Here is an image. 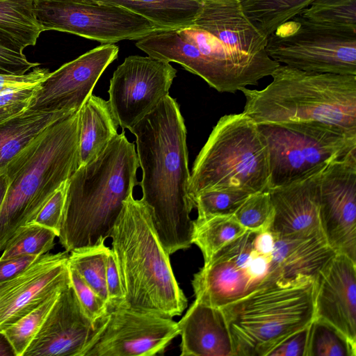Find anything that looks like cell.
<instances>
[{
  "instance_id": "1",
  "label": "cell",
  "mask_w": 356,
  "mask_h": 356,
  "mask_svg": "<svg viewBox=\"0 0 356 356\" xmlns=\"http://www.w3.org/2000/svg\"><path fill=\"white\" fill-rule=\"evenodd\" d=\"M141 200L150 208L155 229L169 255L192 245L193 204L186 128L179 105L170 95L134 127Z\"/></svg>"
},
{
  "instance_id": "2",
  "label": "cell",
  "mask_w": 356,
  "mask_h": 356,
  "mask_svg": "<svg viewBox=\"0 0 356 356\" xmlns=\"http://www.w3.org/2000/svg\"><path fill=\"white\" fill-rule=\"evenodd\" d=\"M138 168L135 145L122 131L96 159L77 168L67 180L58 236L65 250L110 237L124 202L138 184Z\"/></svg>"
},
{
  "instance_id": "3",
  "label": "cell",
  "mask_w": 356,
  "mask_h": 356,
  "mask_svg": "<svg viewBox=\"0 0 356 356\" xmlns=\"http://www.w3.org/2000/svg\"><path fill=\"white\" fill-rule=\"evenodd\" d=\"M110 237L124 293L123 306L172 318L180 316L188 300L157 234L150 208L130 195Z\"/></svg>"
},
{
  "instance_id": "4",
  "label": "cell",
  "mask_w": 356,
  "mask_h": 356,
  "mask_svg": "<svg viewBox=\"0 0 356 356\" xmlns=\"http://www.w3.org/2000/svg\"><path fill=\"white\" fill-rule=\"evenodd\" d=\"M261 90L243 88V113L257 124L318 123L356 136V75L280 65Z\"/></svg>"
},
{
  "instance_id": "5",
  "label": "cell",
  "mask_w": 356,
  "mask_h": 356,
  "mask_svg": "<svg viewBox=\"0 0 356 356\" xmlns=\"http://www.w3.org/2000/svg\"><path fill=\"white\" fill-rule=\"evenodd\" d=\"M79 166L78 111L45 129L8 165L9 184L0 209V251L19 228L33 222Z\"/></svg>"
},
{
  "instance_id": "6",
  "label": "cell",
  "mask_w": 356,
  "mask_h": 356,
  "mask_svg": "<svg viewBox=\"0 0 356 356\" xmlns=\"http://www.w3.org/2000/svg\"><path fill=\"white\" fill-rule=\"evenodd\" d=\"M315 277L298 275L268 282L220 308L235 356H268L314 320Z\"/></svg>"
},
{
  "instance_id": "7",
  "label": "cell",
  "mask_w": 356,
  "mask_h": 356,
  "mask_svg": "<svg viewBox=\"0 0 356 356\" xmlns=\"http://www.w3.org/2000/svg\"><path fill=\"white\" fill-rule=\"evenodd\" d=\"M269 188L268 152L258 124L243 112L222 116L193 163L188 186L192 203L208 191L233 188L252 194Z\"/></svg>"
},
{
  "instance_id": "8",
  "label": "cell",
  "mask_w": 356,
  "mask_h": 356,
  "mask_svg": "<svg viewBox=\"0 0 356 356\" xmlns=\"http://www.w3.org/2000/svg\"><path fill=\"white\" fill-rule=\"evenodd\" d=\"M268 152L270 188L285 186L322 171L356 149V136L318 123L258 124Z\"/></svg>"
},
{
  "instance_id": "9",
  "label": "cell",
  "mask_w": 356,
  "mask_h": 356,
  "mask_svg": "<svg viewBox=\"0 0 356 356\" xmlns=\"http://www.w3.org/2000/svg\"><path fill=\"white\" fill-rule=\"evenodd\" d=\"M268 55L300 70L356 75V34L312 24L299 15L267 38Z\"/></svg>"
},
{
  "instance_id": "10",
  "label": "cell",
  "mask_w": 356,
  "mask_h": 356,
  "mask_svg": "<svg viewBox=\"0 0 356 356\" xmlns=\"http://www.w3.org/2000/svg\"><path fill=\"white\" fill-rule=\"evenodd\" d=\"M256 234L247 229L218 250L194 274L191 284L196 300L222 308L264 284L281 278L271 270V255L254 250Z\"/></svg>"
},
{
  "instance_id": "11",
  "label": "cell",
  "mask_w": 356,
  "mask_h": 356,
  "mask_svg": "<svg viewBox=\"0 0 356 356\" xmlns=\"http://www.w3.org/2000/svg\"><path fill=\"white\" fill-rule=\"evenodd\" d=\"M42 31H58L102 44L139 40L160 29L121 6L90 0H35Z\"/></svg>"
},
{
  "instance_id": "12",
  "label": "cell",
  "mask_w": 356,
  "mask_h": 356,
  "mask_svg": "<svg viewBox=\"0 0 356 356\" xmlns=\"http://www.w3.org/2000/svg\"><path fill=\"white\" fill-rule=\"evenodd\" d=\"M179 335L172 318L124 306L108 309L97 324L83 356H153L163 354Z\"/></svg>"
},
{
  "instance_id": "13",
  "label": "cell",
  "mask_w": 356,
  "mask_h": 356,
  "mask_svg": "<svg viewBox=\"0 0 356 356\" xmlns=\"http://www.w3.org/2000/svg\"><path fill=\"white\" fill-rule=\"evenodd\" d=\"M177 70L149 56H129L110 80L108 102L122 129H130L169 95Z\"/></svg>"
},
{
  "instance_id": "14",
  "label": "cell",
  "mask_w": 356,
  "mask_h": 356,
  "mask_svg": "<svg viewBox=\"0 0 356 356\" xmlns=\"http://www.w3.org/2000/svg\"><path fill=\"white\" fill-rule=\"evenodd\" d=\"M319 218L330 246L356 261V149L321 172Z\"/></svg>"
},
{
  "instance_id": "15",
  "label": "cell",
  "mask_w": 356,
  "mask_h": 356,
  "mask_svg": "<svg viewBox=\"0 0 356 356\" xmlns=\"http://www.w3.org/2000/svg\"><path fill=\"white\" fill-rule=\"evenodd\" d=\"M114 43L102 44L51 72L33 97L29 108L38 111H78L106 68L118 56Z\"/></svg>"
},
{
  "instance_id": "16",
  "label": "cell",
  "mask_w": 356,
  "mask_h": 356,
  "mask_svg": "<svg viewBox=\"0 0 356 356\" xmlns=\"http://www.w3.org/2000/svg\"><path fill=\"white\" fill-rule=\"evenodd\" d=\"M96 330L70 282L23 356H83Z\"/></svg>"
},
{
  "instance_id": "17",
  "label": "cell",
  "mask_w": 356,
  "mask_h": 356,
  "mask_svg": "<svg viewBox=\"0 0 356 356\" xmlns=\"http://www.w3.org/2000/svg\"><path fill=\"white\" fill-rule=\"evenodd\" d=\"M314 320L356 346V261L337 253L315 278Z\"/></svg>"
},
{
  "instance_id": "18",
  "label": "cell",
  "mask_w": 356,
  "mask_h": 356,
  "mask_svg": "<svg viewBox=\"0 0 356 356\" xmlns=\"http://www.w3.org/2000/svg\"><path fill=\"white\" fill-rule=\"evenodd\" d=\"M321 172L304 179L268 190L274 208V216L269 230L275 236L323 232L319 218Z\"/></svg>"
},
{
  "instance_id": "19",
  "label": "cell",
  "mask_w": 356,
  "mask_h": 356,
  "mask_svg": "<svg viewBox=\"0 0 356 356\" xmlns=\"http://www.w3.org/2000/svg\"><path fill=\"white\" fill-rule=\"evenodd\" d=\"M194 25L210 33L233 51L252 56H268L267 37L242 10L240 1H202Z\"/></svg>"
},
{
  "instance_id": "20",
  "label": "cell",
  "mask_w": 356,
  "mask_h": 356,
  "mask_svg": "<svg viewBox=\"0 0 356 356\" xmlns=\"http://www.w3.org/2000/svg\"><path fill=\"white\" fill-rule=\"evenodd\" d=\"M181 356H235L225 316L220 308L196 300L177 322Z\"/></svg>"
},
{
  "instance_id": "21",
  "label": "cell",
  "mask_w": 356,
  "mask_h": 356,
  "mask_svg": "<svg viewBox=\"0 0 356 356\" xmlns=\"http://www.w3.org/2000/svg\"><path fill=\"white\" fill-rule=\"evenodd\" d=\"M274 236L271 270L285 279L298 275L316 278L337 254L327 243L323 232Z\"/></svg>"
},
{
  "instance_id": "22",
  "label": "cell",
  "mask_w": 356,
  "mask_h": 356,
  "mask_svg": "<svg viewBox=\"0 0 356 356\" xmlns=\"http://www.w3.org/2000/svg\"><path fill=\"white\" fill-rule=\"evenodd\" d=\"M67 260L22 283L4 298L0 303V331L33 311L70 282Z\"/></svg>"
},
{
  "instance_id": "23",
  "label": "cell",
  "mask_w": 356,
  "mask_h": 356,
  "mask_svg": "<svg viewBox=\"0 0 356 356\" xmlns=\"http://www.w3.org/2000/svg\"><path fill=\"white\" fill-rule=\"evenodd\" d=\"M79 118L81 166L93 161L105 149L118 134L120 125L108 100L92 94L79 110Z\"/></svg>"
},
{
  "instance_id": "24",
  "label": "cell",
  "mask_w": 356,
  "mask_h": 356,
  "mask_svg": "<svg viewBox=\"0 0 356 356\" xmlns=\"http://www.w3.org/2000/svg\"><path fill=\"white\" fill-rule=\"evenodd\" d=\"M73 113L38 111L27 108L0 121V175L9 163L45 129Z\"/></svg>"
},
{
  "instance_id": "25",
  "label": "cell",
  "mask_w": 356,
  "mask_h": 356,
  "mask_svg": "<svg viewBox=\"0 0 356 356\" xmlns=\"http://www.w3.org/2000/svg\"><path fill=\"white\" fill-rule=\"evenodd\" d=\"M124 8L160 29H179L194 25L202 0H90Z\"/></svg>"
},
{
  "instance_id": "26",
  "label": "cell",
  "mask_w": 356,
  "mask_h": 356,
  "mask_svg": "<svg viewBox=\"0 0 356 356\" xmlns=\"http://www.w3.org/2000/svg\"><path fill=\"white\" fill-rule=\"evenodd\" d=\"M35 0H0V38L23 51L34 46L42 32Z\"/></svg>"
},
{
  "instance_id": "27",
  "label": "cell",
  "mask_w": 356,
  "mask_h": 356,
  "mask_svg": "<svg viewBox=\"0 0 356 356\" xmlns=\"http://www.w3.org/2000/svg\"><path fill=\"white\" fill-rule=\"evenodd\" d=\"M246 230L234 214L197 216L193 220L191 241L201 250L205 264L218 250Z\"/></svg>"
},
{
  "instance_id": "28",
  "label": "cell",
  "mask_w": 356,
  "mask_h": 356,
  "mask_svg": "<svg viewBox=\"0 0 356 356\" xmlns=\"http://www.w3.org/2000/svg\"><path fill=\"white\" fill-rule=\"evenodd\" d=\"M314 0H242L243 12L264 36L268 37Z\"/></svg>"
},
{
  "instance_id": "29",
  "label": "cell",
  "mask_w": 356,
  "mask_h": 356,
  "mask_svg": "<svg viewBox=\"0 0 356 356\" xmlns=\"http://www.w3.org/2000/svg\"><path fill=\"white\" fill-rule=\"evenodd\" d=\"M104 243L73 250L69 254L67 264L108 305L106 271L111 248Z\"/></svg>"
},
{
  "instance_id": "30",
  "label": "cell",
  "mask_w": 356,
  "mask_h": 356,
  "mask_svg": "<svg viewBox=\"0 0 356 356\" xmlns=\"http://www.w3.org/2000/svg\"><path fill=\"white\" fill-rule=\"evenodd\" d=\"M298 15L312 24L356 34V0H314Z\"/></svg>"
},
{
  "instance_id": "31",
  "label": "cell",
  "mask_w": 356,
  "mask_h": 356,
  "mask_svg": "<svg viewBox=\"0 0 356 356\" xmlns=\"http://www.w3.org/2000/svg\"><path fill=\"white\" fill-rule=\"evenodd\" d=\"M56 236L54 231L38 224L24 225L6 243L0 259L43 255L53 248Z\"/></svg>"
},
{
  "instance_id": "32",
  "label": "cell",
  "mask_w": 356,
  "mask_h": 356,
  "mask_svg": "<svg viewBox=\"0 0 356 356\" xmlns=\"http://www.w3.org/2000/svg\"><path fill=\"white\" fill-rule=\"evenodd\" d=\"M60 291L49 296L33 311L3 330L13 346L16 356H23L42 327Z\"/></svg>"
},
{
  "instance_id": "33",
  "label": "cell",
  "mask_w": 356,
  "mask_h": 356,
  "mask_svg": "<svg viewBox=\"0 0 356 356\" xmlns=\"http://www.w3.org/2000/svg\"><path fill=\"white\" fill-rule=\"evenodd\" d=\"M307 356H356V346L334 328L314 320L309 326Z\"/></svg>"
},
{
  "instance_id": "34",
  "label": "cell",
  "mask_w": 356,
  "mask_h": 356,
  "mask_svg": "<svg viewBox=\"0 0 356 356\" xmlns=\"http://www.w3.org/2000/svg\"><path fill=\"white\" fill-rule=\"evenodd\" d=\"M234 215L246 229L257 232L269 230L274 216L269 191L250 194Z\"/></svg>"
},
{
  "instance_id": "35",
  "label": "cell",
  "mask_w": 356,
  "mask_h": 356,
  "mask_svg": "<svg viewBox=\"0 0 356 356\" xmlns=\"http://www.w3.org/2000/svg\"><path fill=\"white\" fill-rule=\"evenodd\" d=\"M250 194L239 189L225 188L202 192L193 198L197 216L234 214Z\"/></svg>"
},
{
  "instance_id": "36",
  "label": "cell",
  "mask_w": 356,
  "mask_h": 356,
  "mask_svg": "<svg viewBox=\"0 0 356 356\" xmlns=\"http://www.w3.org/2000/svg\"><path fill=\"white\" fill-rule=\"evenodd\" d=\"M68 268L70 283L86 315L96 325L108 313V305L74 269L69 266Z\"/></svg>"
},
{
  "instance_id": "37",
  "label": "cell",
  "mask_w": 356,
  "mask_h": 356,
  "mask_svg": "<svg viewBox=\"0 0 356 356\" xmlns=\"http://www.w3.org/2000/svg\"><path fill=\"white\" fill-rule=\"evenodd\" d=\"M70 252L65 250L56 254L46 253L40 256L24 273L13 280L0 283V303L18 285L42 273L56 264L67 259Z\"/></svg>"
},
{
  "instance_id": "38",
  "label": "cell",
  "mask_w": 356,
  "mask_h": 356,
  "mask_svg": "<svg viewBox=\"0 0 356 356\" xmlns=\"http://www.w3.org/2000/svg\"><path fill=\"white\" fill-rule=\"evenodd\" d=\"M67 181L63 183L40 209L33 222L54 231L58 236L64 209Z\"/></svg>"
},
{
  "instance_id": "39",
  "label": "cell",
  "mask_w": 356,
  "mask_h": 356,
  "mask_svg": "<svg viewBox=\"0 0 356 356\" xmlns=\"http://www.w3.org/2000/svg\"><path fill=\"white\" fill-rule=\"evenodd\" d=\"M40 65L29 61L23 51L0 38V74H24Z\"/></svg>"
},
{
  "instance_id": "40",
  "label": "cell",
  "mask_w": 356,
  "mask_h": 356,
  "mask_svg": "<svg viewBox=\"0 0 356 356\" xmlns=\"http://www.w3.org/2000/svg\"><path fill=\"white\" fill-rule=\"evenodd\" d=\"M46 68L35 67L24 74H0V95L41 84L50 74Z\"/></svg>"
},
{
  "instance_id": "41",
  "label": "cell",
  "mask_w": 356,
  "mask_h": 356,
  "mask_svg": "<svg viewBox=\"0 0 356 356\" xmlns=\"http://www.w3.org/2000/svg\"><path fill=\"white\" fill-rule=\"evenodd\" d=\"M106 284L108 309L123 306L124 298L122 283L111 249L106 262Z\"/></svg>"
},
{
  "instance_id": "42",
  "label": "cell",
  "mask_w": 356,
  "mask_h": 356,
  "mask_svg": "<svg viewBox=\"0 0 356 356\" xmlns=\"http://www.w3.org/2000/svg\"><path fill=\"white\" fill-rule=\"evenodd\" d=\"M309 326L289 337L268 356H307Z\"/></svg>"
},
{
  "instance_id": "43",
  "label": "cell",
  "mask_w": 356,
  "mask_h": 356,
  "mask_svg": "<svg viewBox=\"0 0 356 356\" xmlns=\"http://www.w3.org/2000/svg\"><path fill=\"white\" fill-rule=\"evenodd\" d=\"M40 257L26 255L0 259V283L9 281L19 276Z\"/></svg>"
},
{
  "instance_id": "44",
  "label": "cell",
  "mask_w": 356,
  "mask_h": 356,
  "mask_svg": "<svg viewBox=\"0 0 356 356\" xmlns=\"http://www.w3.org/2000/svg\"><path fill=\"white\" fill-rule=\"evenodd\" d=\"M40 85L28 88L15 90L0 95V106H10L31 100Z\"/></svg>"
},
{
  "instance_id": "45",
  "label": "cell",
  "mask_w": 356,
  "mask_h": 356,
  "mask_svg": "<svg viewBox=\"0 0 356 356\" xmlns=\"http://www.w3.org/2000/svg\"><path fill=\"white\" fill-rule=\"evenodd\" d=\"M275 242V236L270 230L257 232L254 239V250L262 255L270 256Z\"/></svg>"
},
{
  "instance_id": "46",
  "label": "cell",
  "mask_w": 356,
  "mask_h": 356,
  "mask_svg": "<svg viewBox=\"0 0 356 356\" xmlns=\"http://www.w3.org/2000/svg\"><path fill=\"white\" fill-rule=\"evenodd\" d=\"M31 100L15 104L10 106H0V121L13 116L26 110Z\"/></svg>"
},
{
  "instance_id": "47",
  "label": "cell",
  "mask_w": 356,
  "mask_h": 356,
  "mask_svg": "<svg viewBox=\"0 0 356 356\" xmlns=\"http://www.w3.org/2000/svg\"><path fill=\"white\" fill-rule=\"evenodd\" d=\"M0 356H16L13 346L3 331H0Z\"/></svg>"
},
{
  "instance_id": "48",
  "label": "cell",
  "mask_w": 356,
  "mask_h": 356,
  "mask_svg": "<svg viewBox=\"0 0 356 356\" xmlns=\"http://www.w3.org/2000/svg\"><path fill=\"white\" fill-rule=\"evenodd\" d=\"M9 181L6 172L0 175V209L3 204L6 194Z\"/></svg>"
},
{
  "instance_id": "49",
  "label": "cell",
  "mask_w": 356,
  "mask_h": 356,
  "mask_svg": "<svg viewBox=\"0 0 356 356\" xmlns=\"http://www.w3.org/2000/svg\"><path fill=\"white\" fill-rule=\"evenodd\" d=\"M202 1H241L242 0H202Z\"/></svg>"
}]
</instances>
